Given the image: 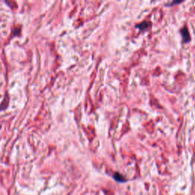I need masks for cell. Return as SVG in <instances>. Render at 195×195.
I'll list each match as a JSON object with an SVG mask.
<instances>
[{
  "mask_svg": "<svg viewBox=\"0 0 195 195\" xmlns=\"http://www.w3.org/2000/svg\"><path fill=\"white\" fill-rule=\"evenodd\" d=\"M181 36L183 37V40L185 42H188V41L191 40L190 34H189V31H188V29L186 26H185L181 30Z\"/></svg>",
  "mask_w": 195,
  "mask_h": 195,
  "instance_id": "6da1fadb",
  "label": "cell"
},
{
  "mask_svg": "<svg viewBox=\"0 0 195 195\" xmlns=\"http://www.w3.org/2000/svg\"><path fill=\"white\" fill-rule=\"evenodd\" d=\"M150 22H149V21H144V22H142L140 23V24H139V25H137V28H139L140 30H146V29H147L149 27H150Z\"/></svg>",
  "mask_w": 195,
  "mask_h": 195,
  "instance_id": "7a4b0ae2",
  "label": "cell"
},
{
  "mask_svg": "<svg viewBox=\"0 0 195 195\" xmlns=\"http://www.w3.org/2000/svg\"><path fill=\"white\" fill-rule=\"evenodd\" d=\"M114 178L117 181H119V182H124V181H126L124 177L121 174H118V173H115V174H114Z\"/></svg>",
  "mask_w": 195,
  "mask_h": 195,
  "instance_id": "3957f363",
  "label": "cell"
}]
</instances>
